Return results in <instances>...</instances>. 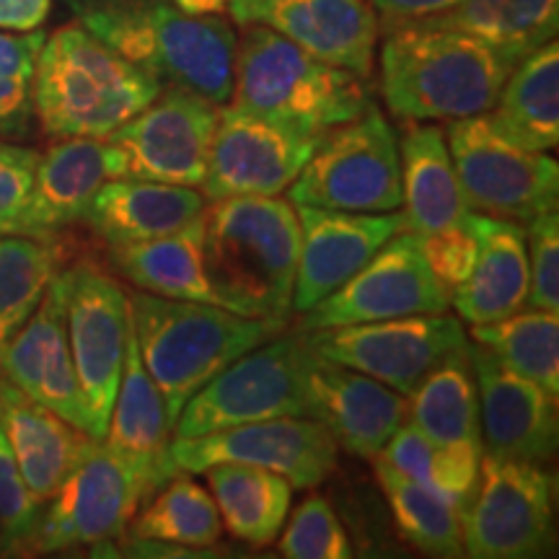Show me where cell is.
Masks as SVG:
<instances>
[{"label":"cell","mask_w":559,"mask_h":559,"mask_svg":"<svg viewBox=\"0 0 559 559\" xmlns=\"http://www.w3.org/2000/svg\"><path fill=\"white\" fill-rule=\"evenodd\" d=\"M109 179H122V160L107 138H60L39 156L19 234L52 239L83 221L94 194Z\"/></svg>","instance_id":"23"},{"label":"cell","mask_w":559,"mask_h":559,"mask_svg":"<svg viewBox=\"0 0 559 559\" xmlns=\"http://www.w3.org/2000/svg\"><path fill=\"white\" fill-rule=\"evenodd\" d=\"M472 340L557 400L559 311L521 309L500 321L472 324Z\"/></svg>","instance_id":"36"},{"label":"cell","mask_w":559,"mask_h":559,"mask_svg":"<svg viewBox=\"0 0 559 559\" xmlns=\"http://www.w3.org/2000/svg\"><path fill=\"white\" fill-rule=\"evenodd\" d=\"M128 304L140 358L164 396L171 430L192 394L243 353L283 332V324L202 300L135 290L128 293Z\"/></svg>","instance_id":"5"},{"label":"cell","mask_w":559,"mask_h":559,"mask_svg":"<svg viewBox=\"0 0 559 559\" xmlns=\"http://www.w3.org/2000/svg\"><path fill=\"white\" fill-rule=\"evenodd\" d=\"M428 21L472 34L519 66L557 39L559 0H459L451 11Z\"/></svg>","instance_id":"33"},{"label":"cell","mask_w":559,"mask_h":559,"mask_svg":"<svg viewBox=\"0 0 559 559\" xmlns=\"http://www.w3.org/2000/svg\"><path fill=\"white\" fill-rule=\"evenodd\" d=\"M32 117V81L0 75V132L26 130Z\"/></svg>","instance_id":"44"},{"label":"cell","mask_w":559,"mask_h":559,"mask_svg":"<svg viewBox=\"0 0 559 559\" xmlns=\"http://www.w3.org/2000/svg\"><path fill=\"white\" fill-rule=\"evenodd\" d=\"M174 430L169 423L166 402L153 383L148 368L140 358L135 330L128 332V349H124V366L120 389H117L115 407H111L107 436L104 443L132 464L148 479L151 492L166 485L179 469L171 461Z\"/></svg>","instance_id":"24"},{"label":"cell","mask_w":559,"mask_h":559,"mask_svg":"<svg viewBox=\"0 0 559 559\" xmlns=\"http://www.w3.org/2000/svg\"><path fill=\"white\" fill-rule=\"evenodd\" d=\"M207 200L198 187L145 179H109L83 215L88 228L109 247L151 241L192 226Z\"/></svg>","instance_id":"25"},{"label":"cell","mask_w":559,"mask_h":559,"mask_svg":"<svg viewBox=\"0 0 559 559\" xmlns=\"http://www.w3.org/2000/svg\"><path fill=\"white\" fill-rule=\"evenodd\" d=\"M551 481L542 464L481 456L477 487L461 513L464 555L528 559L551 539Z\"/></svg>","instance_id":"11"},{"label":"cell","mask_w":559,"mask_h":559,"mask_svg":"<svg viewBox=\"0 0 559 559\" xmlns=\"http://www.w3.org/2000/svg\"><path fill=\"white\" fill-rule=\"evenodd\" d=\"M396 140L404 228L428 236L469 221L472 210L453 169L445 130L430 122H409Z\"/></svg>","instance_id":"27"},{"label":"cell","mask_w":559,"mask_h":559,"mask_svg":"<svg viewBox=\"0 0 559 559\" xmlns=\"http://www.w3.org/2000/svg\"><path fill=\"white\" fill-rule=\"evenodd\" d=\"M407 423L438 445L481 449L479 391L469 342L445 355L417 383V389L407 396Z\"/></svg>","instance_id":"30"},{"label":"cell","mask_w":559,"mask_h":559,"mask_svg":"<svg viewBox=\"0 0 559 559\" xmlns=\"http://www.w3.org/2000/svg\"><path fill=\"white\" fill-rule=\"evenodd\" d=\"M379 13L381 29L391 24H404V21L432 19L440 13L451 11L459 0H368Z\"/></svg>","instance_id":"45"},{"label":"cell","mask_w":559,"mask_h":559,"mask_svg":"<svg viewBox=\"0 0 559 559\" xmlns=\"http://www.w3.org/2000/svg\"><path fill=\"white\" fill-rule=\"evenodd\" d=\"M37 500L21 474L9 438L0 428V549H26L41 519Z\"/></svg>","instance_id":"40"},{"label":"cell","mask_w":559,"mask_h":559,"mask_svg":"<svg viewBox=\"0 0 559 559\" xmlns=\"http://www.w3.org/2000/svg\"><path fill=\"white\" fill-rule=\"evenodd\" d=\"M293 205L347 213L402 210L400 140L376 104L324 132L317 151L288 187Z\"/></svg>","instance_id":"8"},{"label":"cell","mask_w":559,"mask_h":559,"mask_svg":"<svg viewBox=\"0 0 559 559\" xmlns=\"http://www.w3.org/2000/svg\"><path fill=\"white\" fill-rule=\"evenodd\" d=\"M109 260L138 290L164 298L215 304L205 275V257H202V215L177 234L151 241L117 243L109 249Z\"/></svg>","instance_id":"31"},{"label":"cell","mask_w":559,"mask_h":559,"mask_svg":"<svg viewBox=\"0 0 559 559\" xmlns=\"http://www.w3.org/2000/svg\"><path fill=\"white\" fill-rule=\"evenodd\" d=\"M0 428L37 500L47 502L86 451L91 436L34 402L0 373Z\"/></svg>","instance_id":"28"},{"label":"cell","mask_w":559,"mask_h":559,"mask_svg":"<svg viewBox=\"0 0 559 559\" xmlns=\"http://www.w3.org/2000/svg\"><path fill=\"white\" fill-rule=\"evenodd\" d=\"M280 555L288 559H349L353 547L330 502L321 495H309L280 536Z\"/></svg>","instance_id":"39"},{"label":"cell","mask_w":559,"mask_h":559,"mask_svg":"<svg viewBox=\"0 0 559 559\" xmlns=\"http://www.w3.org/2000/svg\"><path fill=\"white\" fill-rule=\"evenodd\" d=\"M481 456L485 451L477 445L432 443L409 423H402L379 453V459L386 461L391 469L451 502L461 513L477 487Z\"/></svg>","instance_id":"34"},{"label":"cell","mask_w":559,"mask_h":559,"mask_svg":"<svg viewBox=\"0 0 559 559\" xmlns=\"http://www.w3.org/2000/svg\"><path fill=\"white\" fill-rule=\"evenodd\" d=\"M143 68L81 24L41 41L32 79V109L52 138H107L160 94Z\"/></svg>","instance_id":"4"},{"label":"cell","mask_w":559,"mask_h":559,"mask_svg":"<svg viewBox=\"0 0 559 559\" xmlns=\"http://www.w3.org/2000/svg\"><path fill=\"white\" fill-rule=\"evenodd\" d=\"M221 107L185 88L160 94L132 120L109 132L122 160V177L202 187Z\"/></svg>","instance_id":"13"},{"label":"cell","mask_w":559,"mask_h":559,"mask_svg":"<svg viewBox=\"0 0 559 559\" xmlns=\"http://www.w3.org/2000/svg\"><path fill=\"white\" fill-rule=\"evenodd\" d=\"M132 534L143 542L207 549L218 544L223 523L210 489L198 485L187 472H177L135 513Z\"/></svg>","instance_id":"35"},{"label":"cell","mask_w":559,"mask_h":559,"mask_svg":"<svg viewBox=\"0 0 559 559\" xmlns=\"http://www.w3.org/2000/svg\"><path fill=\"white\" fill-rule=\"evenodd\" d=\"M306 334L321 358L366 373L404 396H409L445 355L466 345L461 319L449 311L330 326Z\"/></svg>","instance_id":"15"},{"label":"cell","mask_w":559,"mask_h":559,"mask_svg":"<svg viewBox=\"0 0 559 559\" xmlns=\"http://www.w3.org/2000/svg\"><path fill=\"white\" fill-rule=\"evenodd\" d=\"M234 107L321 138L366 111L373 99L366 79L313 58L267 26H243L236 41Z\"/></svg>","instance_id":"6"},{"label":"cell","mask_w":559,"mask_h":559,"mask_svg":"<svg viewBox=\"0 0 559 559\" xmlns=\"http://www.w3.org/2000/svg\"><path fill=\"white\" fill-rule=\"evenodd\" d=\"M37 164L39 151L0 140V234H19Z\"/></svg>","instance_id":"43"},{"label":"cell","mask_w":559,"mask_h":559,"mask_svg":"<svg viewBox=\"0 0 559 559\" xmlns=\"http://www.w3.org/2000/svg\"><path fill=\"white\" fill-rule=\"evenodd\" d=\"M449 306L451 293L430 272L417 236L404 228L391 236L345 285L306 311L300 330L313 332L443 313Z\"/></svg>","instance_id":"16"},{"label":"cell","mask_w":559,"mask_h":559,"mask_svg":"<svg viewBox=\"0 0 559 559\" xmlns=\"http://www.w3.org/2000/svg\"><path fill=\"white\" fill-rule=\"evenodd\" d=\"M445 140L472 213L528 226L536 215L557 210V160L510 143L492 128L487 111L449 122Z\"/></svg>","instance_id":"9"},{"label":"cell","mask_w":559,"mask_h":559,"mask_svg":"<svg viewBox=\"0 0 559 559\" xmlns=\"http://www.w3.org/2000/svg\"><path fill=\"white\" fill-rule=\"evenodd\" d=\"M469 355L479 391L481 451L495 459L547 464L557 451V400L510 370L477 342Z\"/></svg>","instance_id":"21"},{"label":"cell","mask_w":559,"mask_h":559,"mask_svg":"<svg viewBox=\"0 0 559 559\" xmlns=\"http://www.w3.org/2000/svg\"><path fill=\"white\" fill-rule=\"evenodd\" d=\"M0 373L34 402L94 438V423L68 342L62 272L45 290L26 324L0 345Z\"/></svg>","instance_id":"19"},{"label":"cell","mask_w":559,"mask_h":559,"mask_svg":"<svg viewBox=\"0 0 559 559\" xmlns=\"http://www.w3.org/2000/svg\"><path fill=\"white\" fill-rule=\"evenodd\" d=\"M298 243L296 205L280 194L210 200L202 210V257L215 304L285 326Z\"/></svg>","instance_id":"3"},{"label":"cell","mask_w":559,"mask_h":559,"mask_svg":"<svg viewBox=\"0 0 559 559\" xmlns=\"http://www.w3.org/2000/svg\"><path fill=\"white\" fill-rule=\"evenodd\" d=\"M151 495L148 479L130 459L111 451L104 440L91 438L86 451L47 500L50 506L41 510L26 549L60 551L115 539Z\"/></svg>","instance_id":"10"},{"label":"cell","mask_w":559,"mask_h":559,"mask_svg":"<svg viewBox=\"0 0 559 559\" xmlns=\"http://www.w3.org/2000/svg\"><path fill=\"white\" fill-rule=\"evenodd\" d=\"M202 474L230 536L254 547H267L277 539L293 500L288 479L247 464H215Z\"/></svg>","instance_id":"32"},{"label":"cell","mask_w":559,"mask_h":559,"mask_svg":"<svg viewBox=\"0 0 559 559\" xmlns=\"http://www.w3.org/2000/svg\"><path fill=\"white\" fill-rule=\"evenodd\" d=\"M319 140L223 104L200 192L207 202L277 198L296 181Z\"/></svg>","instance_id":"17"},{"label":"cell","mask_w":559,"mask_h":559,"mask_svg":"<svg viewBox=\"0 0 559 559\" xmlns=\"http://www.w3.org/2000/svg\"><path fill=\"white\" fill-rule=\"evenodd\" d=\"M298 270L293 285V311L306 313L366 264L391 236L404 230V213H347L296 205Z\"/></svg>","instance_id":"20"},{"label":"cell","mask_w":559,"mask_h":559,"mask_svg":"<svg viewBox=\"0 0 559 559\" xmlns=\"http://www.w3.org/2000/svg\"><path fill=\"white\" fill-rule=\"evenodd\" d=\"M83 29L143 68L164 88L213 104L234 94V26L221 13H187L174 0H68Z\"/></svg>","instance_id":"1"},{"label":"cell","mask_w":559,"mask_h":559,"mask_svg":"<svg viewBox=\"0 0 559 559\" xmlns=\"http://www.w3.org/2000/svg\"><path fill=\"white\" fill-rule=\"evenodd\" d=\"M381 32L383 102L391 115L407 122L485 115L515 68L487 41L428 19L391 24Z\"/></svg>","instance_id":"2"},{"label":"cell","mask_w":559,"mask_h":559,"mask_svg":"<svg viewBox=\"0 0 559 559\" xmlns=\"http://www.w3.org/2000/svg\"><path fill=\"white\" fill-rule=\"evenodd\" d=\"M187 13H221L226 11V0H174Z\"/></svg>","instance_id":"47"},{"label":"cell","mask_w":559,"mask_h":559,"mask_svg":"<svg viewBox=\"0 0 559 559\" xmlns=\"http://www.w3.org/2000/svg\"><path fill=\"white\" fill-rule=\"evenodd\" d=\"M60 251L52 239L0 234V345H5L39 306L58 277Z\"/></svg>","instance_id":"38"},{"label":"cell","mask_w":559,"mask_h":559,"mask_svg":"<svg viewBox=\"0 0 559 559\" xmlns=\"http://www.w3.org/2000/svg\"><path fill=\"white\" fill-rule=\"evenodd\" d=\"M66 283V324L83 396H86L94 438L104 440L130 332L128 293L115 277L91 262L62 272Z\"/></svg>","instance_id":"12"},{"label":"cell","mask_w":559,"mask_h":559,"mask_svg":"<svg viewBox=\"0 0 559 559\" xmlns=\"http://www.w3.org/2000/svg\"><path fill=\"white\" fill-rule=\"evenodd\" d=\"M492 128L519 148L549 153L559 143V47L547 41L510 70L495 107Z\"/></svg>","instance_id":"29"},{"label":"cell","mask_w":559,"mask_h":559,"mask_svg":"<svg viewBox=\"0 0 559 559\" xmlns=\"http://www.w3.org/2000/svg\"><path fill=\"white\" fill-rule=\"evenodd\" d=\"M337 451L332 432L311 417H275L171 440V461L179 472L202 474L215 464H247L280 474L293 489L321 485L337 466Z\"/></svg>","instance_id":"14"},{"label":"cell","mask_w":559,"mask_h":559,"mask_svg":"<svg viewBox=\"0 0 559 559\" xmlns=\"http://www.w3.org/2000/svg\"><path fill=\"white\" fill-rule=\"evenodd\" d=\"M376 477L386 495L396 526L412 547L430 557H464L461 510L438 495L394 472L386 461L373 459Z\"/></svg>","instance_id":"37"},{"label":"cell","mask_w":559,"mask_h":559,"mask_svg":"<svg viewBox=\"0 0 559 559\" xmlns=\"http://www.w3.org/2000/svg\"><path fill=\"white\" fill-rule=\"evenodd\" d=\"M311 419L324 425L337 445L360 459H376L407 419V396L358 370L317 353L309 379Z\"/></svg>","instance_id":"22"},{"label":"cell","mask_w":559,"mask_h":559,"mask_svg":"<svg viewBox=\"0 0 559 559\" xmlns=\"http://www.w3.org/2000/svg\"><path fill=\"white\" fill-rule=\"evenodd\" d=\"M52 0H0V29L34 32L50 16Z\"/></svg>","instance_id":"46"},{"label":"cell","mask_w":559,"mask_h":559,"mask_svg":"<svg viewBox=\"0 0 559 559\" xmlns=\"http://www.w3.org/2000/svg\"><path fill=\"white\" fill-rule=\"evenodd\" d=\"M477 262L472 275L453 290L451 304L461 321L489 324L528 306L526 226L472 213Z\"/></svg>","instance_id":"26"},{"label":"cell","mask_w":559,"mask_h":559,"mask_svg":"<svg viewBox=\"0 0 559 559\" xmlns=\"http://www.w3.org/2000/svg\"><path fill=\"white\" fill-rule=\"evenodd\" d=\"M239 26H267L300 50L368 79L381 21L368 0H226Z\"/></svg>","instance_id":"18"},{"label":"cell","mask_w":559,"mask_h":559,"mask_svg":"<svg viewBox=\"0 0 559 559\" xmlns=\"http://www.w3.org/2000/svg\"><path fill=\"white\" fill-rule=\"evenodd\" d=\"M417 241L430 272L453 296V290L472 275L474 262H477V234H474L472 215L461 226L438 230V234L417 236Z\"/></svg>","instance_id":"42"},{"label":"cell","mask_w":559,"mask_h":559,"mask_svg":"<svg viewBox=\"0 0 559 559\" xmlns=\"http://www.w3.org/2000/svg\"><path fill=\"white\" fill-rule=\"evenodd\" d=\"M528 309L559 311V215H536L526 226Z\"/></svg>","instance_id":"41"},{"label":"cell","mask_w":559,"mask_h":559,"mask_svg":"<svg viewBox=\"0 0 559 559\" xmlns=\"http://www.w3.org/2000/svg\"><path fill=\"white\" fill-rule=\"evenodd\" d=\"M313 358L317 349L304 330L275 334L190 396L174 425V438L205 436L275 417H311L306 379Z\"/></svg>","instance_id":"7"}]
</instances>
